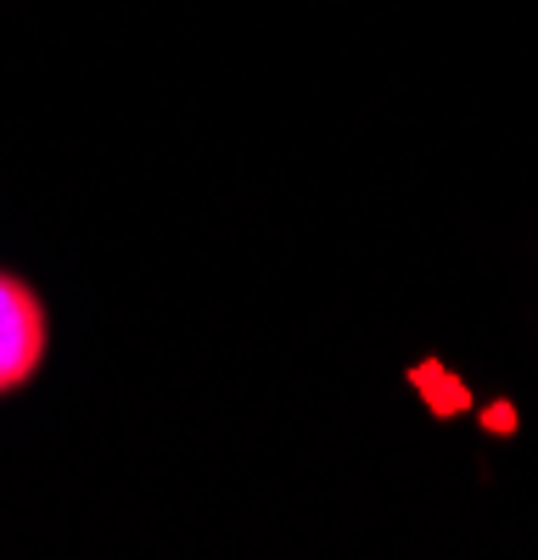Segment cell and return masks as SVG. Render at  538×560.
I'll list each match as a JSON object with an SVG mask.
<instances>
[{"instance_id": "6da1fadb", "label": "cell", "mask_w": 538, "mask_h": 560, "mask_svg": "<svg viewBox=\"0 0 538 560\" xmlns=\"http://www.w3.org/2000/svg\"><path fill=\"white\" fill-rule=\"evenodd\" d=\"M45 359V308L17 275L0 269V393L23 387Z\"/></svg>"}]
</instances>
